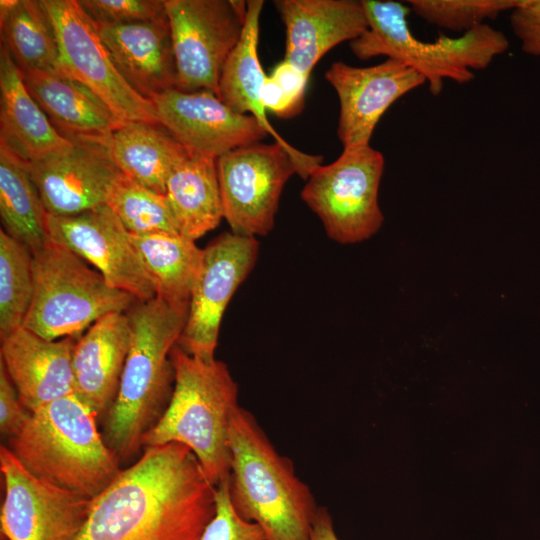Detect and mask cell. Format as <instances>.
I'll use <instances>...</instances> for the list:
<instances>
[{"label":"cell","mask_w":540,"mask_h":540,"mask_svg":"<svg viewBox=\"0 0 540 540\" xmlns=\"http://www.w3.org/2000/svg\"><path fill=\"white\" fill-rule=\"evenodd\" d=\"M216 509V486L178 443L145 447L92 499L74 540H200Z\"/></svg>","instance_id":"cell-1"},{"label":"cell","mask_w":540,"mask_h":540,"mask_svg":"<svg viewBox=\"0 0 540 540\" xmlns=\"http://www.w3.org/2000/svg\"><path fill=\"white\" fill-rule=\"evenodd\" d=\"M127 314L131 344L102 433L121 465L139 458L143 436L169 404L174 388L170 354L184 329L188 310L173 308L155 297L136 301Z\"/></svg>","instance_id":"cell-2"},{"label":"cell","mask_w":540,"mask_h":540,"mask_svg":"<svg viewBox=\"0 0 540 540\" xmlns=\"http://www.w3.org/2000/svg\"><path fill=\"white\" fill-rule=\"evenodd\" d=\"M231 503L243 519L257 524L268 540H309L320 506L256 417L240 405L229 423Z\"/></svg>","instance_id":"cell-3"},{"label":"cell","mask_w":540,"mask_h":540,"mask_svg":"<svg viewBox=\"0 0 540 540\" xmlns=\"http://www.w3.org/2000/svg\"><path fill=\"white\" fill-rule=\"evenodd\" d=\"M97 418L73 393L30 412L8 447L36 477L93 499L122 471Z\"/></svg>","instance_id":"cell-4"},{"label":"cell","mask_w":540,"mask_h":540,"mask_svg":"<svg viewBox=\"0 0 540 540\" xmlns=\"http://www.w3.org/2000/svg\"><path fill=\"white\" fill-rule=\"evenodd\" d=\"M174 370L171 399L142 446L178 443L189 448L208 480L218 486L231 468L229 423L239 406L238 384L227 365L186 353L177 344L170 354Z\"/></svg>","instance_id":"cell-5"},{"label":"cell","mask_w":540,"mask_h":540,"mask_svg":"<svg viewBox=\"0 0 540 540\" xmlns=\"http://www.w3.org/2000/svg\"><path fill=\"white\" fill-rule=\"evenodd\" d=\"M368 28L350 42L361 59L386 56L420 73L433 95H439L445 79L459 84L474 78L472 70L485 69L504 53L508 39L499 30L482 24L459 37L440 35L434 42L419 40L408 24L410 7L392 0H361Z\"/></svg>","instance_id":"cell-6"},{"label":"cell","mask_w":540,"mask_h":540,"mask_svg":"<svg viewBox=\"0 0 540 540\" xmlns=\"http://www.w3.org/2000/svg\"><path fill=\"white\" fill-rule=\"evenodd\" d=\"M33 266L34 293L23 327L44 339L78 337L101 317L126 313L138 301L53 241L33 253Z\"/></svg>","instance_id":"cell-7"},{"label":"cell","mask_w":540,"mask_h":540,"mask_svg":"<svg viewBox=\"0 0 540 540\" xmlns=\"http://www.w3.org/2000/svg\"><path fill=\"white\" fill-rule=\"evenodd\" d=\"M321 162V156L297 155L277 142H258L220 156L218 181L231 232L251 237L270 232L286 182L295 173L307 180Z\"/></svg>","instance_id":"cell-8"},{"label":"cell","mask_w":540,"mask_h":540,"mask_svg":"<svg viewBox=\"0 0 540 540\" xmlns=\"http://www.w3.org/2000/svg\"><path fill=\"white\" fill-rule=\"evenodd\" d=\"M384 156L370 145L343 147L330 164L319 165L307 178L301 198L320 218L327 235L342 244L374 235L384 217L378 191Z\"/></svg>","instance_id":"cell-9"},{"label":"cell","mask_w":540,"mask_h":540,"mask_svg":"<svg viewBox=\"0 0 540 540\" xmlns=\"http://www.w3.org/2000/svg\"><path fill=\"white\" fill-rule=\"evenodd\" d=\"M170 26L176 89L218 96L222 69L238 44L247 14L242 0H164Z\"/></svg>","instance_id":"cell-10"},{"label":"cell","mask_w":540,"mask_h":540,"mask_svg":"<svg viewBox=\"0 0 540 540\" xmlns=\"http://www.w3.org/2000/svg\"><path fill=\"white\" fill-rule=\"evenodd\" d=\"M56 33L60 69L92 89L122 121L160 124L151 100L117 70L94 21L76 0H41Z\"/></svg>","instance_id":"cell-11"},{"label":"cell","mask_w":540,"mask_h":540,"mask_svg":"<svg viewBox=\"0 0 540 540\" xmlns=\"http://www.w3.org/2000/svg\"><path fill=\"white\" fill-rule=\"evenodd\" d=\"M4 481L1 531L8 540H74L92 499L32 474L6 445L0 447Z\"/></svg>","instance_id":"cell-12"},{"label":"cell","mask_w":540,"mask_h":540,"mask_svg":"<svg viewBox=\"0 0 540 540\" xmlns=\"http://www.w3.org/2000/svg\"><path fill=\"white\" fill-rule=\"evenodd\" d=\"M258 248L255 237L225 232L204 249L202 269L177 342L186 353L206 361L215 359L224 311L253 269Z\"/></svg>","instance_id":"cell-13"},{"label":"cell","mask_w":540,"mask_h":540,"mask_svg":"<svg viewBox=\"0 0 540 540\" xmlns=\"http://www.w3.org/2000/svg\"><path fill=\"white\" fill-rule=\"evenodd\" d=\"M50 240L95 266L114 288L148 301L157 296L150 276L129 233L103 204L74 215L48 213Z\"/></svg>","instance_id":"cell-14"},{"label":"cell","mask_w":540,"mask_h":540,"mask_svg":"<svg viewBox=\"0 0 540 540\" xmlns=\"http://www.w3.org/2000/svg\"><path fill=\"white\" fill-rule=\"evenodd\" d=\"M151 101L159 123L193 154L217 160L269 135L253 116L234 111L210 91L185 92L174 88Z\"/></svg>","instance_id":"cell-15"},{"label":"cell","mask_w":540,"mask_h":540,"mask_svg":"<svg viewBox=\"0 0 540 540\" xmlns=\"http://www.w3.org/2000/svg\"><path fill=\"white\" fill-rule=\"evenodd\" d=\"M325 79L339 99L337 135L343 147L370 145L379 120L390 106L426 84L420 73L395 59L369 67L337 61L326 71Z\"/></svg>","instance_id":"cell-16"},{"label":"cell","mask_w":540,"mask_h":540,"mask_svg":"<svg viewBox=\"0 0 540 540\" xmlns=\"http://www.w3.org/2000/svg\"><path fill=\"white\" fill-rule=\"evenodd\" d=\"M62 151L26 162L49 214L67 216L106 204L113 182L122 174L98 143L73 140Z\"/></svg>","instance_id":"cell-17"},{"label":"cell","mask_w":540,"mask_h":540,"mask_svg":"<svg viewBox=\"0 0 540 540\" xmlns=\"http://www.w3.org/2000/svg\"><path fill=\"white\" fill-rule=\"evenodd\" d=\"M286 30L284 61L306 76L332 48L353 41L368 28L362 1H275Z\"/></svg>","instance_id":"cell-18"},{"label":"cell","mask_w":540,"mask_h":540,"mask_svg":"<svg viewBox=\"0 0 540 540\" xmlns=\"http://www.w3.org/2000/svg\"><path fill=\"white\" fill-rule=\"evenodd\" d=\"M0 340V363L29 413L75 393L76 337L47 340L22 326Z\"/></svg>","instance_id":"cell-19"},{"label":"cell","mask_w":540,"mask_h":540,"mask_svg":"<svg viewBox=\"0 0 540 540\" xmlns=\"http://www.w3.org/2000/svg\"><path fill=\"white\" fill-rule=\"evenodd\" d=\"M95 25L117 70L137 93L151 100L177 87L167 16L132 24Z\"/></svg>","instance_id":"cell-20"},{"label":"cell","mask_w":540,"mask_h":540,"mask_svg":"<svg viewBox=\"0 0 540 540\" xmlns=\"http://www.w3.org/2000/svg\"><path fill=\"white\" fill-rule=\"evenodd\" d=\"M130 344L127 312L101 317L77 339L72 355L75 394L97 417L106 416L116 399Z\"/></svg>","instance_id":"cell-21"},{"label":"cell","mask_w":540,"mask_h":540,"mask_svg":"<svg viewBox=\"0 0 540 540\" xmlns=\"http://www.w3.org/2000/svg\"><path fill=\"white\" fill-rule=\"evenodd\" d=\"M22 74L34 100L57 131L70 141H94L125 123L92 89L62 70Z\"/></svg>","instance_id":"cell-22"},{"label":"cell","mask_w":540,"mask_h":540,"mask_svg":"<svg viewBox=\"0 0 540 540\" xmlns=\"http://www.w3.org/2000/svg\"><path fill=\"white\" fill-rule=\"evenodd\" d=\"M0 143L25 162L65 150L62 136L29 93L7 48H0Z\"/></svg>","instance_id":"cell-23"},{"label":"cell","mask_w":540,"mask_h":540,"mask_svg":"<svg viewBox=\"0 0 540 540\" xmlns=\"http://www.w3.org/2000/svg\"><path fill=\"white\" fill-rule=\"evenodd\" d=\"M125 176L165 195L171 173L189 152L161 124L130 121L94 141Z\"/></svg>","instance_id":"cell-24"},{"label":"cell","mask_w":540,"mask_h":540,"mask_svg":"<svg viewBox=\"0 0 540 540\" xmlns=\"http://www.w3.org/2000/svg\"><path fill=\"white\" fill-rule=\"evenodd\" d=\"M262 0H248L242 36L229 55L221 72L218 97L234 111L253 116L274 138L294 154L301 152L284 140L272 127L262 99L266 74L258 58L260 16Z\"/></svg>","instance_id":"cell-25"},{"label":"cell","mask_w":540,"mask_h":540,"mask_svg":"<svg viewBox=\"0 0 540 540\" xmlns=\"http://www.w3.org/2000/svg\"><path fill=\"white\" fill-rule=\"evenodd\" d=\"M165 196L179 234L196 241L224 218L216 159L191 153L169 176Z\"/></svg>","instance_id":"cell-26"},{"label":"cell","mask_w":540,"mask_h":540,"mask_svg":"<svg viewBox=\"0 0 540 540\" xmlns=\"http://www.w3.org/2000/svg\"><path fill=\"white\" fill-rule=\"evenodd\" d=\"M129 235L155 283L156 297L173 308L188 310L204 249L180 234Z\"/></svg>","instance_id":"cell-27"},{"label":"cell","mask_w":540,"mask_h":540,"mask_svg":"<svg viewBox=\"0 0 540 540\" xmlns=\"http://www.w3.org/2000/svg\"><path fill=\"white\" fill-rule=\"evenodd\" d=\"M0 216L9 236L32 254L50 240L46 211L26 162L0 143Z\"/></svg>","instance_id":"cell-28"},{"label":"cell","mask_w":540,"mask_h":540,"mask_svg":"<svg viewBox=\"0 0 540 540\" xmlns=\"http://www.w3.org/2000/svg\"><path fill=\"white\" fill-rule=\"evenodd\" d=\"M0 24L1 44L21 72L61 70L55 29L41 0H1Z\"/></svg>","instance_id":"cell-29"},{"label":"cell","mask_w":540,"mask_h":540,"mask_svg":"<svg viewBox=\"0 0 540 540\" xmlns=\"http://www.w3.org/2000/svg\"><path fill=\"white\" fill-rule=\"evenodd\" d=\"M106 205L130 234H179L166 196L124 174L110 187Z\"/></svg>","instance_id":"cell-30"},{"label":"cell","mask_w":540,"mask_h":540,"mask_svg":"<svg viewBox=\"0 0 540 540\" xmlns=\"http://www.w3.org/2000/svg\"><path fill=\"white\" fill-rule=\"evenodd\" d=\"M33 293V254L1 229L0 339L23 326Z\"/></svg>","instance_id":"cell-31"},{"label":"cell","mask_w":540,"mask_h":540,"mask_svg":"<svg viewBox=\"0 0 540 540\" xmlns=\"http://www.w3.org/2000/svg\"><path fill=\"white\" fill-rule=\"evenodd\" d=\"M521 0H411V12L430 24L466 33L494 19L501 12L513 10Z\"/></svg>","instance_id":"cell-32"},{"label":"cell","mask_w":540,"mask_h":540,"mask_svg":"<svg viewBox=\"0 0 540 540\" xmlns=\"http://www.w3.org/2000/svg\"><path fill=\"white\" fill-rule=\"evenodd\" d=\"M309 77L284 60L266 75L262 99L266 110L281 118L301 113Z\"/></svg>","instance_id":"cell-33"},{"label":"cell","mask_w":540,"mask_h":540,"mask_svg":"<svg viewBox=\"0 0 540 540\" xmlns=\"http://www.w3.org/2000/svg\"><path fill=\"white\" fill-rule=\"evenodd\" d=\"M96 24H132L166 16L164 0H77Z\"/></svg>","instance_id":"cell-34"},{"label":"cell","mask_w":540,"mask_h":540,"mask_svg":"<svg viewBox=\"0 0 540 540\" xmlns=\"http://www.w3.org/2000/svg\"><path fill=\"white\" fill-rule=\"evenodd\" d=\"M200 540H268L255 523L240 517L235 511L228 489V480L216 486L215 513Z\"/></svg>","instance_id":"cell-35"},{"label":"cell","mask_w":540,"mask_h":540,"mask_svg":"<svg viewBox=\"0 0 540 540\" xmlns=\"http://www.w3.org/2000/svg\"><path fill=\"white\" fill-rule=\"evenodd\" d=\"M510 23L522 50L540 56V0H521L511 10Z\"/></svg>","instance_id":"cell-36"},{"label":"cell","mask_w":540,"mask_h":540,"mask_svg":"<svg viewBox=\"0 0 540 540\" xmlns=\"http://www.w3.org/2000/svg\"><path fill=\"white\" fill-rule=\"evenodd\" d=\"M29 416L4 366L0 363V431L7 438L15 435Z\"/></svg>","instance_id":"cell-37"},{"label":"cell","mask_w":540,"mask_h":540,"mask_svg":"<svg viewBox=\"0 0 540 540\" xmlns=\"http://www.w3.org/2000/svg\"><path fill=\"white\" fill-rule=\"evenodd\" d=\"M309 540H340L327 508L320 506L315 516Z\"/></svg>","instance_id":"cell-38"}]
</instances>
